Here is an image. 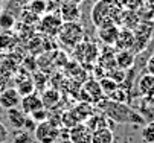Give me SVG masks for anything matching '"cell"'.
<instances>
[{
  "label": "cell",
  "mask_w": 154,
  "mask_h": 143,
  "mask_svg": "<svg viewBox=\"0 0 154 143\" xmlns=\"http://www.w3.org/2000/svg\"><path fill=\"white\" fill-rule=\"evenodd\" d=\"M15 25V18L9 12H2L0 14V29L2 31H9Z\"/></svg>",
  "instance_id": "cell-23"
},
{
  "label": "cell",
  "mask_w": 154,
  "mask_h": 143,
  "mask_svg": "<svg viewBox=\"0 0 154 143\" xmlns=\"http://www.w3.org/2000/svg\"><path fill=\"white\" fill-rule=\"evenodd\" d=\"M20 107H21V110H23V113H25L26 116H29V114L34 113L35 110L43 108L41 97H40L37 93H29V94H26V96H21Z\"/></svg>",
  "instance_id": "cell-14"
},
{
  "label": "cell",
  "mask_w": 154,
  "mask_h": 143,
  "mask_svg": "<svg viewBox=\"0 0 154 143\" xmlns=\"http://www.w3.org/2000/svg\"><path fill=\"white\" fill-rule=\"evenodd\" d=\"M6 119L9 122V125L15 130H21L25 125V120H26V114L23 113V110L18 108V107H14V108H9L6 110Z\"/></svg>",
  "instance_id": "cell-17"
},
{
  "label": "cell",
  "mask_w": 154,
  "mask_h": 143,
  "mask_svg": "<svg viewBox=\"0 0 154 143\" xmlns=\"http://www.w3.org/2000/svg\"><path fill=\"white\" fill-rule=\"evenodd\" d=\"M108 75H110V78H112L115 82H118V84H121L122 81L125 79V70L118 69V67H115V69H112V70H108Z\"/></svg>",
  "instance_id": "cell-27"
},
{
  "label": "cell",
  "mask_w": 154,
  "mask_h": 143,
  "mask_svg": "<svg viewBox=\"0 0 154 143\" xmlns=\"http://www.w3.org/2000/svg\"><path fill=\"white\" fill-rule=\"evenodd\" d=\"M81 93H87V97L84 99V102H96L99 99H102L104 91L99 85V82L96 81H89L84 84V88H81Z\"/></svg>",
  "instance_id": "cell-15"
},
{
  "label": "cell",
  "mask_w": 154,
  "mask_h": 143,
  "mask_svg": "<svg viewBox=\"0 0 154 143\" xmlns=\"http://www.w3.org/2000/svg\"><path fill=\"white\" fill-rule=\"evenodd\" d=\"M28 9L34 12L35 15L41 17L43 14L48 12V3H46V0H31L28 5Z\"/></svg>",
  "instance_id": "cell-22"
},
{
  "label": "cell",
  "mask_w": 154,
  "mask_h": 143,
  "mask_svg": "<svg viewBox=\"0 0 154 143\" xmlns=\"http://www.w3.org/2000/svg\"><path fill=\"white\" fill-rule=\"evenodd\" d=\"M35 128H37V122H35L31 116H26V120H25L23 130H26V131H29V133H32V134H34Z\"/></svg>",
  "instance_id": "cell-30"
},
{
  "label": "cell",
  "mask_w": 154,
  "mask_h": 143,
  "mask_svg": "<svg viewBox=\"0 0 154 143\" xmlns=\"http://www.w3.org/2000/svg\"><path fill=\"white\" fill-rule=\"evenodd\" d=\"M115 11H116V5L113 0H98L92 8L90 20L96 28L101 25L110 23V22L115 23V20H113Z\"/></svg>",
  "instance_id": "cell-3"
},
{
  "label": "cell",
  "mask_w": 154,
  "mask_h": 143,
  "mask_svg": "<svg viewBox=\"0 0 154 143\" xmlns=\"http://www.w3.org/2000/svg\"><path fill=\"white\" fill-rule=\"evenodd\" d=\"M151 31L152 28L146 23H140L134 28V46H133V53H139V52H143L145 47L148 46L149 43V38H151Z\"/></svg>",
  "instance_id": "cell-7"
},
{
  "label": "cell",
  "mask_w": 154,
  "mask_h": 143,
  "mask_svg": "<svg viewBox=\"0 0 154 143\" xmlns=\"http://www.w3.org/2000/svg\"><path fill=\"white\" fill-rule=\"evenodd\" d=\"M85 31L79 22H63L60 32L57 34L58 41L67 49H73L84 40Z\"/></svg>",
  "instance_id": "cell-2"
},
{
  "label": "cell",
  "mask_w": 154,
  "mask_h": 143,
  "mask_svg": "<svg viewBox=\"0 0 154 143\" xmlns=\"http://www.w3.org/2000/svg\"><path fill=\"white\" fill-rule=\"evenodd\" d=\"M41 104H43V108L46 110H52L55 108L60 100H61V93L57 90V88H46L45 91L41 93Z\"/></svg>",
  "instance_id": "cell-16"
},
{
  "label": "cell",
  "mask_w": 154,
  "mask_h": 143,
  "mask_svg": "<svg viewBox=\"0 0 154 143\" xmlns=\"http://www.w3.org/2000/svg\"><path fill=\"white\" fill-rule=\"evenodd\" d=\"M60 17L63 22H79L81 17L79 3L73 2V0H66L60 6Z\"/></svg>",
  "instance_id": "cell-10"
},
{
  "label": "cell",
  "mask_w": 154,
  "mask_h": 143,
  "mask_svg": "<svg viewBox=\"0 0 154 143\" xmlns=\"http://www.w3.org/2000/svg\"><path fill=\"white\" fill-rule=\"evenodd\" d=\"M115 136L110 128H98L92 133V143H113Z\"/></svg>",
  "instance_id": "cell-19"
},
{
  "label": "cell",
  "mask_w": 154,
  "mask_h": 143,
  "mask_svg": "<svg viewBox=\"0 0 154 143\" xmlns=\"http://www.w3.org/2000/svg\"><path fill=\"white\" fill-rule=\"evenodd\" d=\"M104 113L108 119H112L113 122H118V124H136V125L145 124V119L136 111L128 108L124 102L108 100L104 105Z\"/></svg>",
  "instance_id": "cell-1"
},
{
  "label": "cell",
  "mask_w": 154,
  "mask_h": 143,
  "mask_svg": "<svg viewBox=\"0 0 154 143\" xmlns=\"http://www.w3.org/2000/svg\"><path fill=\"white\" fill-rule=\"evenodd\" d=\"M34 137L38 143H55L60 137V128L58 124L52 120H45L41 124H37V128L34 131Z\"/></svg>",
  "instance_id": "cell-5"
},
{
  "label": "cell",
  "mask_w": 154,
  "mask_h": 143,
  "mask_svg": "<svg viewBox=\"0 0 154 143\" xmlns=\"http://www.w3.org/2000/svg\"><path fill=\"white\" fill-rule=\"evenodd\" d=\"M145 69H146V73L149 75H154V55H151L146 61V64H145Z\"/></svg>",
  "instance_id": "cell-32"
},
{
  "label": "cell",
  "mask_w": 154,
  "mask_h": 143,
  "mask_svg": "<svg viewBox=\"0 0 154 143\" xmlns=\"http://www.w3.org/2000/svg\"><path fill=\"white\" fill-rule=\"evenodd\" d=\"M110 99L115 100V102H125L127 100V94H125L124 88H119V85H118V88L115 91L110 93Z\"/></svg>",
  "instance_id": "cell-29"
},
{
  "label": "cell",
  "mask_w": 154,
  "mask_h": 143,
  "mask_svg": "<svg viewBox=\"0 0 154 143\" xmlns=\"http://www.w3.org/2000/svg\"><path fill=\"white\" fill-rule=\"evenodd\" d=\"M72 50H73V56L78 61H81V63H93V61H96L98 52H99L96 44L87 43V41H84V40L79 44H76Z\"/></svg>",
  "instance_id": "cell-6"
},
{
  "label": "cell",
  "mask_w": 154,
  "mask_h": 143,
  "mask_svg": "<svg viewBox=\"0 0 154 143\" xmlns=\"http://www.w3.org/2000/svg\"><path fill=\"white\" fill-rule=\"evenodd\" d=\"M137 90L146 100H154V75H142L137 81Z\"/></svg>",
  "instance_id": "cell-13"
},
{
  "label": "cell",
  "mask_w": 154,
  "mask_h": 143,
  "mask_svg": "<svg viewBox=\"0 0 154 143\" xmlns=\"http://www.w3.org/2000/svg\"><path fill=\"white\" fill-rule=\"evenodd\" d=\"M116 59V67L122 69V70H128L134 66V53L133 50H118V53L115 55Z\"/></svg>",
  "instance_id": "cell-18"
},
{
  "label": "cell",
  "mask_w": 154,
  "mask_h": 143,
  "mask_svg": "<svg viewBox=\"0 0 154 143\" xmlns=\"http://www.w3.org/2000/svg\"><path fill=\"white\" fill-rule=\"evenodd\" d=\"M134 46V32L133 29H128V28H121L118 38H116V43L115 47L116 50H131Z\"/></svg>",
  "instance_id": "cell-12"
},
{
  "label": "cell",
  "mask_w": 154,
  "mask_h": 143,
  "mask_svg": "<svg viewBox=\"0 0 154 143\" xmlns=\"http://www.w3.org/2000/svg\"><path fill=\"white\" fill-rule=\"evenodd\" d=\"M29 116L37 122V124H41V122H45V120L49 119V110H46V108H38V110H35L34 113H31Z\"/></svg>",
  "instance_id": "cell-26"
},
{
  "label": "cell",
  "mask_w": 154,
  "mask_h": 143,
  "mask_svg": "<svg viewBox=\"0 0 154 143\" xmlns=\"http://www.w3.org/2000/svg\"><path fill=\"white\" fill-rule=\"evenodd\" d=\"M96 34H98V40L105 44V46H115L116 43V38H118V34H119V25L110 22V23H105V25H101L96 28Z\"/></svg>",
  "instance_id": "cell-8"
},
{
  "label": "cell",
  "mask_w": 154,
  "mask_h": 143,
  "mask_svg": "<svg viewBox=\"0 0 154 143\" xmlns=\"http://www.w3.org/2000/svg\"><path fill=\"white\" fill-rule=\"evenodd\" d=\"M35 143H38V142H35Z\"/></svg>",
  "instance_id": "cell-34"
},
{
  "label": "cell",
  "mask_w": 154,
  "mask_h": 143,
  "mask_svg": "<svg viewBox=\"0 0 154 143\" xmlns=\"http://www.w3.org/2000/svg\"><path fill=\"white\" fill-rule=\"evenodd\" d=\"M92 133L93 131L85 124L79 122L72 128H69V142L70 143H92Z\"/></svg>",
  "instance_id": "cell-9"
},
{
  "label": "cell",
  "mask_w": 154,
  "mask_h": 143,
  "mask_svg": "<svg viewBox=\"0 0 154 143\" xmlns=\"http://www.w3.org/2000/svg\"><path fill=\"white\" fill-rule=\"evenodd\" d=\"M8 137H9V131L6 125H3V122H0V143H5Z\"/></svg>",
  "instance_id": "cell-31"
},
{
  "label": "cell",
  "mask_w": 154,
  "mask_h": 143,
  "mask_svg": "<svg viewBox=\"0 0 154 143\" xmlns=\"http://www.w3.org/2000/svg\"><path fill=\"white\" fill-rule=\"evenodd\" d=\"M140 136L145 143H154V122H149L142 128Z\"/></svg>",
  "instance_id": "cell-25"
},
{
  "label": "cell",
  "mask_w": 154,
  "mask_h": 143,
  "mask_svg": "<svg viewBox=\"0 0 154 143\" xmlns=\"http://www.w3.org/2000/svg\"><path fill=\"white\" fill-rule=\"evenodd\" d=\"M5 113H6V110H5V108H3L2 105H0V122H3V117L6 116Z\"/></svg>",
  "instance_id": "cell-33"
},
{
  "label": "cell",
  "mask_w": 154,
  "mask_h": 143,
  "mask_svg": "<svg viewBox=\"0 0 154 143\" xmlns=\"http://www.w3.org/2000/svg\"><path fill=\"white\" fill-rule=\"evenodd\" d=\"M15 90L18 91L20 96H26L29 93H34L35 90V84H34V79L29 78V76H25L21 78V81H17L15 84Z\"/></svg>",
  "instance_id": "cell-20"
},
{
  "label": "cell",
  "mask_w": 154,
  "mask_h": 143,
  "mask_svg": "<svg viewBox=\"0 0 154 143\" xmlns=\"http://www.w3.org/2000/svg\"><path fill=\"white\" fill-rule=\"evenodd\" d=\"M12 143H35V137L32 133L21 128L12 134Z\"/></svg>",
  "instance_id": "cell-21"
},
{
  "label": "cell",
  "mask_w": 154,
  "mask_h": 143,
  "mask_svg": "<svg viewBox=\"0 0 154 143\" xmlns=\"http://www.w3.org/2000/svg\"><path fill=\"white\" fill-rule=\"evenodd\" d=\"M20 100H21V96L18 94V91L14 87H6L3 90H0V105L5 110L18 107Z\"/></svg>",
  "instance_id": "cell-11"
},
{
  "label": "cell",
  "mask_w": 154,
  "mask_h": 143,
  "mask_svg": "<svg viewBox=\"0 0 154 143\" xmlns=\"http://www.w3.org/2000/svg\"><path fill=\"white\" fill-rule=\"evenodd\" d=\"M63 25V20L60 17V14L57 12H46L38 18L37 23V29L38 32H41L46 37H57V34L60 32V28Z\"/></svg>",
  "instance_id": "cell-4"
},
{
  "label": "cell",
  "mask_w": 154,
  "mask_h": 143,
  "mask_svg": "<svg viewBox=\"0 0 154 143\" xmlns=\"http://www.w3.org/2000/svg\"><path fill=\"white\" fill-rule=\"evenodd\" d=\"M99 85H101V88H102V91H104V94L107 93V94H110L112 91H115L116 88H118V82H115V81L110 78V76H107V78H101V81H99Z\"/></svg>",
  "instance_id": "cell-24"
},
{
  "label": "cell",
  "mask_w": 154,
  "mask_h": 143,
  "mask_svg": "<svg viewBox=\"0 0 154 143\" xmlns=\"http://www.w3.org/2000/svg\"><path fill=\"white\" fill-rule=\"evenodd\" d=\"M11 79V72L5 67H0V88H6Z\"/></svg>",
  "instance_id": "cell-28"
}]
</instances>
